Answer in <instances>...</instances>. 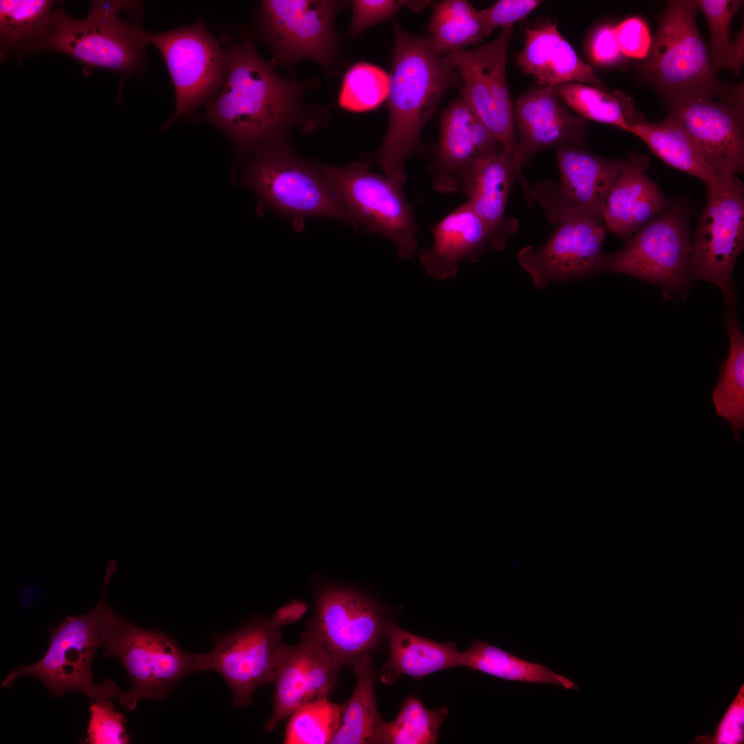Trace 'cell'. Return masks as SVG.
Returning <instances> with one entry per match:
<instances>
[{
  "label": "cell",
  "instance_id": "6da1fadb",
  "mask_svg": "<svg viewBox=\"0 0 744 744\" xmlns=\"http://www.w3.org/2000/svg\"><path fill=\"white\" fill-rule=\"evenodd\" d=\"M227 74L220 90L205 105L198 119L214 125L240 156L266 145L287 141L299 127L312 132L330 118V107L306 101L317 78L298 80L279 74L258 53L249 32L227 39Z\"/></svg>",
  "mask_w": 744,
  "mask_h": 744
},
{
  "label": "cell",
  "instance_id": "7a4b0ae2",
  "mask_svg": "<svg viewBox=\"0 0 744 744\" xmlns=\"http://www.w3.org/2000/svg\"><path fill=\"white\" fill-rule=\"evenodd\" d=\"M389 74V124L374 160L385 175L405 183V165L421 147L422 128L459 74L428 37L412 35L396 23Z\"/></svg>",
  "mask_w": 744,
  "mask_h": 744
},
{
  "label": "cell",
  "instance_id": "3957f363",
  "mask_svg": "<svg viewBox=\"0 0 744 744\" xmlns=\"http://www.w3.org/2000/svg\"><path fill=\"white\" fill-rule=\"evenodd\" d=\"M142 4L137 1H92L83 19L56 9L41 51L72 57L81 65L85 75L100 68L118 73L124 81L144 69L148 43L147 32L140 25L123 19L121 14L130 12L141 16Z\"/></svg>",
  "mask_w": 744,
  "mask_h": 744
},
{
  "label": "cell",
  "instance_id": "277c9868",
  "mask_svg": "<svg viewBox=\"0 0 744 744\" xmlns=\"http://www.w3.org/2000/svg\"><path fill=\"white\" fill-rule=\"evenodd\" d=\"M696 0L668 2L639 66L642 78L665 99L681 96L717 98L733 86L720 81L697 28Z\"/></svg>",
  "mask_w": 744,
  "mask_h": 744
},
{
  "label": "cell",
  "instance_id": "5b68a950",
  "mask_svg": "<svg viewBox=\"0 0 744 744\" xmlns=\"http://www.w3.org/2000/svg\"><path fill=\"white\" fill-rule=\"evenodd\" d=\"M103 593L98 604L86 614L65 618L50 628V642L45 655L30 665H19L10 671L1 682L10 688L22 676L39 679L49 693L58 698L70 692H83L94 700L118 699L122 692L112 681L96 683L92 663L96 651L104 646L111 606L105 599V590L116 572L107 567Z\"/></svg>",
  "mask_w": 744,
  "mask_h": 744
},
{
  "label": "cell",
  "instance_id": "8992f818",
  "mask_svg": "<svg viewBox=\"0 0 744 744\" xmlns=\"http://www.w3.org/2000/svg\"><path fill=\"white\" fill-rule=\"evenodd\" d=\"M247 157L242 183L263 205L290 219L297 229L309 217L333 218L355 228L324 177L320 164L299 156L288 141L262 146Z\"/></svg>",
  "mask_w": 744,
  "mask_h": 744
},
{
  "label": "cell",
  "instance_id": "52a82bcc",
  "mask_svg": "<svg viewBox=\"0 0 744 744\" xmlns=\"http://www.w3.org/2000/svg\"><path fill=\"white\" fill-rule=\"evenodd\" d=\"M351 1L262 0L255 14V32L271 51L272 63L291 69L310 60L336 75L342 69L336 15Z\"/></svg>",
  "mask_w": 744,
  "mask_h": 744
},
{
  "label": "cell",
  "instance_id": "ba28073f",
  "mask_svg": "<svg viewBox=\"0 0 744 744\" xmlns=\"http://www.w3.org/2000/svg\"><path fill=\"white\" fill-rule=\"evenodd\" d=\"M103 648L127 672L132 687L118 698L127 711L141 700L163 701L187 675L198 672L196 654L185 652L165 632L140 627L110 608Z\"/></svg>",
  "mask_w": 744,
  "mask_h": 744
},
{
  "label": "cell",
  "instance_id": "9c48e42d",
  "mask_svg": "<svg viewBox=\"0 0 744 744\" xmlns=\"http://www.w3.org/2000/svg\"><path fill=\"white\" fill-rule=\"evenodd\" d=\"M320 170L356 229L362 227L391 240L401 260L413 256L417 225L403 192L405 183L372 172L365 161L345 166L320 164Z\"/></svg>",
  "mask_w": 744,
  "mask_h": 744
},
{
  "label": "cell",
  "instance_id": "30bf717a",
  "mask_svg": "<svg viewBox=\"0 0 744 744\" xmlns=\"http://www.w3.org/2000/svg\"><path fill=\"white\" fill-rule=\"evenodd\" d=\"M282 626L272 617L256 615L238 628L214 636L213 648L196 654L198 672L213 670L225 679L235 706L251 703L259 687L273 683L286 644Z\"/></svg>",
  "mask_w": 744,
  "mask_h": 744
},
{
  "label": "cell",
  "instance_id": "8fae6325",
  "mask_svg": "<svg viewBox=\"0 0 744 744\" xmlns=\"http://www.w3.org/2000/svg\"><path fill=\"white\" fill-rule=\"evenodd\" d=\"M146 39L161 54L174 89L175 110L163 126L165 130L218 94L226 78V54L201 20L169 31L147 32Z\"/></svg>",
  "mask_w": 744,
  "mask_h": 744
},
{
  "label": "cell",
  "instance_id": "7c38bea8",
  "mask_svg": "<svg viewBox=\"0 0 744 744\" xmlns=\"http://www.w3.org/2000/svg\"><path fill=\"white\" fill-rule=\"evenodd\" d=\"M688 217L672 204L628 240L620 251L603 254L599 273H620L657 283L668 291L688 285L691 249Z\"/></svg>",
  "mask_w": 744,
  "mask_h": 744
},
{
  "label": "cell",
  "instance_id": "4fadbf2b",
  "mask_svg": "<svg viewBox=\"0 0 744 744\" xmlns=\"http://www.w3.org/2000/svg\"><path fill=\"white\" fill-rule=\"evenodd\" d=\"M743 191L736 176L725 178L719 187L707 189L688 258L690 278L718 285L727 304L734 303L732 275L743 249Z\"/></svg>",
  "mask_w": 744,
  "mask_h": 744
},
{
  "label": "cell",
  "instance_id": "5bb4252c",
  "mask_svg": "<svg viewBox=\"0 0 744 744\" xmlns=\"http://www.w3.org/2000/svg\"><path fill=\"white\" fill-rule=\"evenodd\" d=\"M388 621L377 603L357 588L320 581L314 586L313 614L306 627L343 666L369 654Z\"/></svg>",
  "mask_w": 744,
  "mask_h": 744
},
{
  "label": "cell",
  "instance_id": "9a60e30c",
  "mask_svg": "<svg viewBox=\"0 0 744 744\" xmlns=\"http://www.w3.org/2000/svg\"><path fill=\"white\" fill-rule=\"evenodd\" d=\"M706 163L721 177L744 169V90L733 85L717 98L681 96L665 101Z\"/></svg>",
  "mask_w": 744,
  "mask_h": 744
},
{
  "label": "cell",
  "instance_id": "2e32d148",
  "mask_svg": "<svg viewBox=\"0 0 744 744\" xmlns=\"http://www.w3.org/2000/svg\"><path fill=\"white\" fill-rule=\"evenodd\" d=\"M560 181H544L531 189V203L537 201L553 224L583 216L603 221L609 190L622 172L625 159L612 160L583 148H556Z\"/></svg>",
  "mask_w": 744,
  "mask_h": 744
},
{
  "label": "cell",
  "instance_id": "e0dca14e",
  "mask_svg": "<svg viewBox=\"0 0 744 744\" xmlns=\"http://www.w3.org/2000/svg\"><path fill=\"white\" fill-rule=\"evenodd\" d=\"M513 25L478 48L446 54L464 80L463 93L478 118L512 154L517 147L513 105L506 80V61Z\"/></svg>",
  "mask_w": 744,
  "mask_h": 744
},
{
  "label": "cell",
  "instance_id": "ac0fdd59",
  "mask_svg": "<svg viewBox=\"0 0 744 744\" xmlns=\"http://www.w3.org/2000/svg\"><path fill=\"white\" fill-rule=\"evenodd\" d=\"M603 221L591 216L559 225L549 240L539 247L528 246L517 255L521 268L539 289L550 281H565L599 273L606 235Z\"/></svg>",
  "mask_w": 744,
  "mask_h": 744
},
{
  "label": "cell",
  "instance_id": "d6986e66",
  "mask_svg": "<svg viewBox=\"0 0 744 744\" xmlns=\"http://www.w3.org/2000/svg\"><path fill=\"white\" fill-rule=\"evenodd\" d=\"M342 666L307 627L299 642L286 645L273 680V708L265 724L272 732L301 707L326 698Z\"/></svg>",
  "mask_w": 744,
  "mask_h": 744
},
{
  "label": "cell",
  "instance_id": "ffe728a7",
  "mask_svg": "<svg viewBox=\"0 0 744 744\" xmlns=\"http://www.w3.org/2000/svg\"><path fill=\"white\" fill-rule=\"evenodd\" d=\"M518 226L513 217L501 225H490L466 203L433 227V244L420 250L419 260L433 278H452L462 260L475 262L488 251L505 248Z\"/></svg>",
  "mask_w": 744,
  "mask_h": 744
},
{
  "label": "cell",
  "instance_id": "44dd1931",
  "mask_svg": "<svg viewBox=\"0 0 744 744\" xmlns=\"http://www.w3.org/2000/svg\"><path fill=\"white\" fill-rule=\"evenodd\" d=\"M513 113L519 135L513 163L528 197L531 187L522 176L520 168L546 148H582L586 141L587 120L570 113L551 87L527 91L515 101Z\"/></svg>",
  "mask_w": 744,
  "mask_h": 744
},
{
  "label": "cell",
  "instance_id": "7402d4cb",
  "mask_svg": "<svg viewBox=\"0 0 744 744\" xmlns=\"http://www.w3.org/2000/svg\"><path fill=\"white\" fill-rule=\"evenodd\" d=\"M649 158L632 152L608 194L603 222L608 230L628 240L645 223L667 209L670 200L646 174Z\"/></svg>",
  "mask_w": 744,
  "mask_h": 744
},
{
  "label": "cell",
  "instance_id": "603a6c76",
  "mask_svg": "<svg viewBox=\"0 0 744 744\" xmlns=\"http://www.w3.org/2000/svg\"><path fill=\"white\" fill-rule=\"evenodd\" d=\"M517 61L539 87L579 83L602 87L601 79L550 22L526 30L524 46Z\"/></svg>",
  "mask_w": 744,
  "mask_h": 744
},
{
  "label": "cell",
  "instance_id": "cb8c5ba5",
  "mask_svg": "<svg viewBox=\"0 0 744 744\" xmlns=\"http://www.w3.org/2000/svg\"><path fill=\"white\" fill-rule=\"evenodd\" d=\"M476 117L462 92L442 113L439 141L430 167L433 186L441 193L450 194L460 187L475 161L482 156L473 136Z\"/></svg>",
  "mask_w": 744,
  "mask_h": 744
},
{
  "label": "cell",
  "instance_id": "d4e9b609",
  "mask_svg": "<svg viewBox=\"0 0 744 744\" xmlns=\"http://www.w3.org/2000/svg\"><path fill=\"white\" fill-rule=\"evenodd\" d=\"M389 657L380 678L387 685L402 675L420 679L430 674L460 666L461 652L452 646L411 633L389 621L384 630Z\"/></svg>",
  "mask_w": 744,
  "mask_h": 744
},
{
  "label": "cell",
  "instance_id": "484cf974",
  "mask_svg": "<svg viewBox=\"0 0 744 744\" xmlns=\"http://www.w3.org/2000/svg\"><path fill=\"white\" fill-rule=\"evenodd\" d=\"M513 154L502 148L499 152L478 158L465 176L461 189L466 203L484 221L501 225L508 220L505 216L507 200L517 172Z\"/></svg>",
  "mask_w": 744,
  "mask_h": 744
},
{
  "label": "cell",
  "instance_id": "4316f807",
  "mask_svg": "<svg viewBox=\"0 0 744 744\" xmlns=\"http://www.w3.org/2000/svg\"><path fill=\"white\" fill-rule=\"evenodd\" d=\"M630 133L640 138L668 165L703 182L707 189L719 187L725 178L706 163L681 124L671 114L656 123L645 120L633 126Z\"/></svg>",
  "mask_w": 744,
  "mask_h": 744
},
{
  "label": "cell",
  "instance_id": "83f0119b",
  "mask_svg": "<svg viewBox=\"0 0 744 744\" xmlns=\"http://www.w3.org/2000/svg\"><path fill=\"white\" fill-rule=\"evenodd\" d=\"M351 666L356 676L355 688L351 696L340 704V723L331 744L378 743L383 721L375 697L373 657L365 654Z\"/></svg>",
  "mask_w": 744,
  "mask_h": 744
},
{
  "label": "cell",
  "instance_id": "f1b7e54d",
  "mask_svg": "<svg viewBox=\"0 0 744 744\" xmlns=\"http://www.w3.org/2000/svg\"><path fill=\"white\" fill-rule=\"evenodd\" d=\"M56 1L1 0V59L41 51Z\"/></svg>",
  "mask_w": 744,
  "mask_h": 744
},
{
  "label": "cell",
  "instance_id": "f546056e",
  "mask_svg": "<svg viewBox=\"0 0 744 744\" xmlns=\"http://www.w3.org/2000/svg\"><path fill=\"white\" fill-rule=\"evenodd\" d=\"M552 89L562 102L586 120L613 125L628 132L646 120L633 99L621 91L608 92L579 83H564Z\"/></svg>",
  "mask_w": 744,
  "mask_h": 744
},
{
  "label": "cell",
  "instance_id": "4dcf8cb0",
  "mask_svg": "<svg viewBox=\"0 0 744 744\" xmlns=\"http://www.w3.org/2000/svg\"><path fill=\"white\" fill-rule=\"evenodd\" d=\"M460 666L510 681L550 684L566 690H579L578 685L571 679L541 663L530 662L477 640H473L471 647L461 652Z\"/></svg>",
  "mask_w": 744,
  "mask_h": 744
},
{
  "label": "cell",
  "instance_id": "1f68e13d",
  "mask_svg": "<svg viewBox=\"0 0 744 744\" xmlns=\"http://www.w3.org/2000/svg\"><path fill=\"white\" fill-rule=\"evenodd\" d=\"M732 308L725 318L730 353L719 367V378L712 400L716 415L727 420L734 439L741 442V433L744 429V337L734 305Z\"/></svg>",
  "mask_w": 744,
  "mask_h": 744
},
{
  "label": "cell",
  "instance_id": "d6a6232c",
  "mask_svg": "<svg viewBox=\"0 0 744 744\" xmlns=\"http://www.w3.org/2000/svg\"><path fill=\"white\" fill-rule=\"evenodd\" d=\"M428 30L433 48L440 55L464 50L488 36L481 10L465 0L435 2Z\"/></svg>",
  "mask_w": 744,
  "mask_h": 744
},
{
  "label": "cell",
  "instance_id": "836d02e7",
  "mask_svg": "<svg viewBox=\"0 0 744 744\" xmlns=\"http://www.w3.org/2000/svg\"><path fill=\"white\" fill-rule=\"evenodd\" d=\"M447 714V707L430 710L418 699L410 696L394 720L382 723L378 743H435Z\"/></svg>",
  "mask_w": 744,
  "mask_h": 744
},
{
  "label": "cell",
  "instance_id": "e575fe53",
  "mask_svg": "<svg viewBox=\"0 0 744 744\" xmlns=\"http://www.w3.org/2000/svg\"><path fill=\"white\" fill-rule=\"evenodd\" d=\"M389 89V73L374 64L360 61L345 72L338 104L341 108L353 112L372 110L387 100Z\"/></svg>",
  "mask_w": 744,
  "mask_h": 744
},
{
  "label": "cell",
  "instance_id": "d590c367",
  "mask_svg": "<svg viewBox=\"0 0 744 744\" xmlns=\"http://www.w3.org/2000/svg\"><path fill=\"white\" fill-rule=\"evenodd\" d=\"M340 719V704L328 698L307 704L289 716L284 743L331 744Z\"/></svg>",
  "mask_w": 744,
  "mask_h": 744
},
{
  "label": "cell",
  "instance_id": "8d00e7d4",
  "mask_svg": "<svg viewBox=\"0 0 744 744\" xmlns=\"http://www.w3.org/2000/svg\"><path fill=\"white\" fill-rule=\"evenodd\" d=\"M699 8L705 17L710 34V56L716 72L728 69L731 22L743 4L740 0H701Z\"/></svg>",
  "mask_w": 744,
  "mask_h": 744
},
{
  "label": "cell",
  "instance_id": "74e56055",
  "mask_svg": "<svg viewBox=\"0 0 744 744\" xmlns=\"http://www.w3.org/2000/svg\"><path fill=\"white\" fill-rule=\"evenodd\" d=\"M86 744H127L130 742L125 727L126 719L116 710L110 700L92 701L89 709Z\"/></svg>",
  "mask_w": 744,
  "mask_h": 744
},
{
  "label": "cell",
  "instance_id": "f35d334b",
  "mask_svg": "<svg viewBox=\"0 0 744 744\" xmlns=\"http://www.w3.org/2000/svg\"><path fill=\"white\" fill-rule=\"evenodd\" d=\"M429 4L426 1L353 0L351 1L352 17L349 34L355 37L367 28L393 19L402 6L420 10Z\"/></svg>",
  "mask_w": 744,
  "mask_h": 744
},
{
  "label": "cell",
  "instance_id": "ab89813d",
  "mask_svg": "<svg viewBox=\"0 0 744 744\" xmlns=\"http://www.w3.org/2000/svg\"><path fill=\"white\" fill-rule=\"evenodd\" d=\"M694 743H744V683L740 686L712 735H700Z\"/></svg>",
  "mask_w": 744,
  "mask_h": 744
},
{
  "label": "cell",
  "instance_id": "60d3db41",
  "mask_svg": "<svg viewBox=\"0 0 744 744\" xmlns=\"http://www.w3.org/2000/svg\"><path fill=\"white\" fill-rule=\"evenodd\" d=\"M619 49L625 57L643 60L648 55L652 36L647 23L641 18L632 17L614 26Z\"/></svg>",
  "mask_w": 744,
  "mask_h": 744
},
{
  "label": "cell",
  "instance_id": "b9f144b4",
  "mask_svg": "<svg viewBox=\"0 0 744 744\" xmlns=\"http://www.w3.org/2000/svg\"><path fill=\"white\" fill-rule=\"evenodd\" d=\"M541 1L500 0L481 10L487 35L495 28L513 25L535 10Z\"/></svg>",
  "mask_w": 744,
  "mask_h": 744
},
{
  "label": "cell",
  "instance_id": "7bdbcfd3",
  "mask_svg": "<svg viewBox=\"0 0 744 744\" xmlns=\"http://www.w3.org/2000/svg\"><path fill=\"white\" fill-rule=\"evenodd\" d=\"M589 48L592 59L599 65H614L625 58L617 43L614 26L610 24L601 25L595 30Z\"/></svg>",
  "mask_w": 744,
  "mask_h": 744
},
{
  "label": "cell",
  "instance_id": "ee69618b",
  "mask_svg": "<svg viewBox=\"0 0 744 744\" xmlns=\"http://www.w3.org/2000/svg\"><path fill=\"white\" fill-rule=\"evenodd\" d=\"M307 608L304 601L295 600L278 609L271 617L282 626L291 624L300 619Z\"/></svg>",
  "mask_w": 744,
  "mask_h": 744
},
{
  "label": "cell",
  "instance_id": "f6af8a7d",
  "mask_svg": "<svg viewBox=\"0 0 744 744\" xmlns=\"http://www.w3.org/2000/svg\"><path fill=\"white\" fill-rule=\"evenodd\" d=\"M744 61V31L742 29L732 39L728 59V69L734 75H738L742 70Z\"/></svg>",
  "mask_w": 744,
  "mask_h": 744
}]
</instances>
